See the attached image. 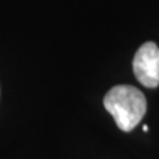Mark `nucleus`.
<instances>
[{
    "label": "nucleus",
    "instance_id": "nucleus-2",
    "mask_svg": "<svg viewBox=\"0 0 159 159\" xmlns=\"http://www.w3.org/2000/svg\"><path fill=\"white\" fill-rule=\"evenodd\" d=\"M134 76L146 88L159 86V47L155 43H143L133 58Z\"/></svg>",
    "mask_w": 159,
    "mask_h": 159
},
{
    "label": "nucleus",
    "instance_id": "nucleus-3",
    "mask_svg": "<svg viewBox=\"0 0 159 159\" xmlns=\"http://www.w3.org/2000/svg\"><path fill=\"white\" fill-rule=\"evenodd\" d=\"M143 131H148V126H143Z\"/></svg>",
    "mask_w": 159,
    "mask_h": 159
},
{
    "label": "nucleus",
    "instance_id": "nucleus-1",
    "mask_svg": "<svg viewBox=\"0 0 159 159\" xmlns=\"http://www.w3.org/2000/svg\"><path fill=\"white\" fill-rule=\"evenodd\" d=\"M103 106L119 130L129 133L142 121L147 111L146 97L133 85L113 86L103 97Z\"/></svg>",
    "mask_w": 159,
    "mask_h": 159
}]
</instances>
